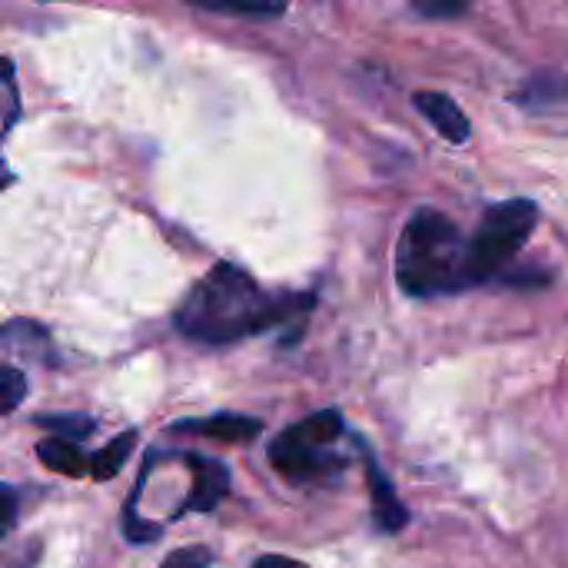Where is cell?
I'll return each mask as SVG.
<instances>
[{
  "mask_svg": "<svg viewBox=\"0 0 568 568\" xmlns=\"http://www.w3.org/2000/svg\"><path fill=\"white\" fill-rule=\"evenodd\" d=\"M23 396H27V376L13 366L0 363V416H10Z\"/></svg>",
  "mask_w": 568,
  "mask_h": 568,
  "instance_id": "obj_11",
  "label": "cell"
},
{
  "mask_svg": "<svg viewBox=\"0 0 568 568\" xmlns=\"http://www.w3.org/2000/svg\"><path fill=\"white\" fill-rule=\"evenodd\" d=\"M539 226V206L532 200H506L483 213L473 240L466 243L469 283H489L503 273L513 256L529 243L532 230Z\"/></svg>",
  "mask_w": 568,
  "mask_h": 568,
  "instance_id": "obj_3",
  "label": "cell"
},
{
  "mask_svg": "<svg viewBox=\"0 0 568 568\" xmlns=\"http://www.w3.org/2000/svg\"><path fill=\"white\" fill-rule=\"evenodd\" d=\"M396 280L406 296H449L469 290L466 236L439 210H416L396 246Z\"/></svg>",
  "mask_w": 568,
  "mask_h": 568,
  "instance_id": "obj_2",
  "label": "cell"
},
{
  "mask_svg": "<svg viewBox=\"0 0 568 568\" xmlns=\"http://www.w3.org/2000/svg\"><path fill=\"white\" fill-rule=\"evenodd\" d=\"M13 519H17V496L13 489L0 486V539L13 529Z\"/></svg>",
  "mask_w": 568,
  "mask_h": 568,
  "instance_id": "obj_15",
  "label": "cell"
},
{
  "mask_svg": "<svg viewBox=\"0 0 568 568\" xmlns=\"http://www.w3.org/2000/svg\"><path fill=\"white\" fill-rule=\"evenodd\" d=\"M133 446H136V433H120L116 439H110L97 456H90V476H93L97 483L113 479V476L126 466Z\"/></svg>",
  "mask_w": 568,
  "mask_h": 568,
  "instance_id": "obj_10",
  "label": "cell"
},
{
  "mask_svg": "<svg viewBox=\"0 0 568 568\" xmlns=\"http://www.w3.org/2000/svg\"><path fill=\"white\" fill-rule=\"evenodd\" d=\"M193 7L213 10V13H233V17H273L283 13V3H216V0H193Z\"/></svg>",
  "mask_w": 568,
  "mask_h": 568,
  "instance_id": "obj_13",
  "label": "cell"
},
{
  "mask_svg": "<svg viewBox=\"0 0 568 568\" xmlns=\"http://www.w3.org/2000/svg\"><path fill=\"white\" fill-rule=\"evenodd\" d=\"M176 433H193V436H206V439H220V443H250L263 433V423L253 416H233V413H220L210 419H186L173 426Z\"/></svg>",
  "mask_w": 568,
  "mask_h": 568,
  "instance_id": "obj_8",
  "label": "cell"
},
{
  "mask_svg": "<svg viewBox=\"0 0 568 568\" xmlns=\"http://www.w3.org/2000/svg\"><path fill=\"white\" fill-rule=\"evenodd\" d=\"M413 103L436 126V133L446 136L449 143H466L469 140V130H473L469 126V116L463 113V106L453 97L436 93V90H423V93L413 97Z\"/></svg>",
  "mask_w": 568,
  "mask_h": 568,
  "instance_id": "obj_6",
  "label": "cell"
},
{
  "mask_svg": "<svg viewBox=\"0 0 568 568\" xmlns=\"http://www.w3.org/2000/svg\"><path fill=\"white\" fill-rule=\"evenodd\" d=\"M37 459L50 469V473H57V476H70V479H80V476H87L90 473V456L77 446V443H70V439H43L40 446H37Z\"/></svg>",
  "mask_w": 568,
  "mask_h": 568,
  "instance_id": "obj_9",
  "label": "cell"
},
{
  "mask_svg": "<svg viewBox=\"0 0 568 568\" xmlns=\"http://www.w3.org/2000/svg\"><path fill=\"white\" fill-rule=\"evenodd\" d=\"M310 306L313 296H270L240 266L216 263L183 300L176 329L206 346H230L306 313Z\"/></svg>",
  "mask_w": 568,
  "mask_h": 568,
  "instance_id": "obj_1",
  "label": "cell"
},
{
  "mask_svg": "<svg viewBox=\"0 0 568 568\" xmlns=\"http://www.w3.org/2000/svg\"><path fill=\"white\" fill-rule=\"evenodd\" d=\"M7 183H10V170H7V166H3V160H0V190H3Z\"/></svg>",
  "mask_w": 568,
  "mask_h": 568,
  "instance_id": "obj_17",
  "label": "cell"
},
{
  "mask_svg": "<svg viewBox=\"0 0 568 568\" xmlns=\"http://www.w3.org/2000/svg\"><path fill=\"white\" fill-rule=\"evenodd\" d=\"M366 479H369V496H373V519L383 532H399L409 523L406 506L399 503L389 476L376 466L373 456H366Z\"/></svg>",
  "mask_w": 568,
  "mask_h": 568,
  "instance_id": "obj_7",
  "label": "cell"
},
{
  "mask_svg": "<svg viewBox=\"0 0 568 568\" xmlns=\"http://www.w3.org/2000/svg\"><path fill=\"white\" fill-rule=\"evenodd\" d=\"M210 552L206 549H180L173 552L160 568H210Z\"/></svg>",
  "mask_w": 568,
  "mask_h": 568,
  "instance_id": "obj_14",
  "label": "cell"
},
{
  "mask_svg": "<svg viewBox=\"0 0 568 568\" xmlns=\"http://www.w3.org/2000/svg\"><path fill=\"white\" fill-rule=\"evenodd\" d=\"M37 426H47L50 433H57V439H83L93 433V419L87 416H37Z\"/></svg>",
  "mask_w": 568,
  "mask_h": 568,
  "instance_id": "obj_12",
  "label": "cell"
},
{
  "mask_svg": "<svg viewBox=\"0 0 568 568\" xmlns=\"http://www.w3.org/2000/svg\"><path fill=\"white\" fill-rule=\"evenodd\" d=\"M343 436V416L336 409H323L306 416L303 423L280 433L270 446V463L290 483L326 479L339 473L346 463L336 456V439Z\"/></svg>",
  "mask_w": 568,
  "mask_h": 568,
  "instance_id": "obj_4",
  "label": "cell"
},
{
  "mask_svg": "<svg viewBox=\"0 0 568 568\" xmlns=\"http://www.w3.org/2000/svg\"><path fill=\"white\" fill-rule=\"evenodd\" d=\"M183 463L193 469V489H190L186 509H196V513L216 509L230 496V473H226V466L216 463V459H203V456H183Z\"/></svg>",
  "mask_w": 568,
  "mask_h": 568,
  "instance_id": "obj_5",
  "label": "cell"
},
{
  "mask_svg": "<svg viewBox=\"0 0 568 568\" xmlns=\"http://www.w3.org/2000/svg\"><path fill=\"white\" fill-rule=\"evenodd\" d=\"M416 10L419 13H426V17H456V13H463L466 10V3H443V0H419L416 3Z\"/></svg>",
  "mask_w": 568,
  "mask_h": 568,
  "instance_id": "obj_16",
  "label": "cell"
}]
</instances>
